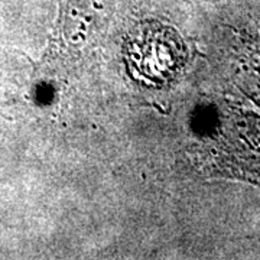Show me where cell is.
Wrapping results in <instances>:
<instances>
[{
  "label": "cell",
  "instance_id": "obj_1",
  "mask_svg": "<svg viewBox=\"0 0 260 260\" xmlns=\"http://www.w3.org/2000/svg\"><path fill=\"white\" fill-rule=\"evenodd\" d=\"M114 0H61L58 32L70 48L83 47L110 16Z\"/></svg>",
  "mask_w": 260,
  "mask_h": 260
}]
</instances>
